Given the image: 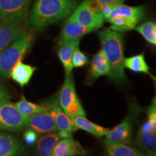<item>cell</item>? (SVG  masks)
I'll list each match as a JSON object with an SVG mask.
<instances>
[{"instance_id": "8", "label": "cell", "mask_w": 156, "mask_h": 156, "mask_svg": "<svg viewBox=\"0 0 156 156\" xmlns=\"http://www.w3.org/2000/svg\"><path fill=\"white\" fill-rule=\"evenodd\" d=\"M48 112L53 117L56 127V131L62 138L72 136V134L77 129L73 121L64 112L58 104H49Z\"/></svg>"}, {"instance_id": "4", "label": "cell", "mask_w": 156, "mask_h": 156, "mask_svg": "<svg viewBox=\"0 0 156 156\" xmlns=\"http://www.w3.org/2000/svg\"><path fill=\"white\" fill-rule=\"evenodd\" d=\"M28 116L23 114L9 98L0 101V130L19 132L27 126Z\"/></svg>"}, {"instance_id": "6", "label": "cell", "mask_w": 156, "mask_h": 156, "mask_svg": "<svg viewBox=\"0 0 156 156\" xmlns=\"http://www.w3.org/2000/svg\"><path fill=\"white\" fill-rule=\"evenodd\" d=\"M31 0H0V22L20 23L28 16Z\"/></svg>"}, {"instance_id": "3", "label": "cell", "mask_w": 156, "mask_h": 156, "mask_svg": "<svg viewBox=\"0 0 156 156\" xmlns=\"http://www.w3.org/2000/svg\"><path fill=\"white\" fill-rule=\"evenodd\" d=\"M35 38L34 30L25 31L0 53V78L9 77L11 70L20 62L32 46Z\"/></svg>"}, {"instance_id": "14", "label": "cell", "mask_w": 156, "mask_h": 156, "mask_svg": "<svg viewBox=\"0 0 156 156\" xmlns=\"http://www.w3.org/2000/svg\"><path fill=\"white\" fill-rule=\"evenodd\" d=\"M81 39L69 41L58 43L57 55L60 62L63 65L66 75L72 74L73 66V56L75 48L80 45Z\"/></svg>"}, {"instance_id": "20", "label": "cell", "mask_w": 156, "mask_h": 156, "mask_svg": "<svg viewBox=\"0 0 156 156\" xmlns=\"http://www.w3.org/2000/svg\"><path fill=\"white\" fill-rule=\"evenodd\" d=\"M73 121L77 129L89 132L96 137L106 136L109 131V129L105 128L90 122L87 119L85 116H77L74 118Z\"/></svg>"}, {"instance_id": "18", "label": "cell", "mask_w": 156, "mask_h": 156, "mask_svg": "<svg viewBox=\"0 0 156 156\" xmlns=\"http://www.w3.org/2000/svg\"><path fill=\"white\" fill-rule=\"evenodd\" d=\"M61 139L62 137L57 131L40 136L36 142L37 155L51 156L54 146Z\"/></svg>"}, {"instance_id": "33", "label": "cell", "mask_w": 156, "mask_h": 156, "mask_svg": "<svg viewBox=\"0 0 156 156\" xmlns=\"http://www.w3.org/2000/svg\"><path fill=\"white\" fill-rule=\"evenodd\" d=\"M2 23L1 22H0V26H1V25H2Z\"/></svg>"}, {"instance_id": "10", "label": "cell", "mask_w": 156, "mask_h": 156, "mask_svg": "<svg viewBox=\"0 0 156 156\" xmlns=\"http://www.w3.org/2000/svg\"><path fill=\"white\" fill-rule=\"evenodd\" d=\"M27 127L41 134L56 132L54 119L48 110L28 116Z\"/></svg>"}, {"instance_id": "9", "label": "cell", "mask_w": 156, "mask_h": 156, "mask_svg": "<svg viewBox=\"0 0 156 156\" xmlns=\"http://www.w3.org/2000/svg\"><path fill=\"white\" fill-rule=\"evenodd\" d=\"M132 127L130 118L126 117L119 124L109 131L106 135V145L129 144L132 142Z\"/></svg>"}, {"instance_id": "21", "label": "cell", "mask_w": 156, "mask_h": 156, "mask_svg": "<svg viewBox=\"0 0 156 156\" xmlns=\"http://www.w3.org/2000/svg\"><path fill=\"white\" fill-rule=\"evenodd\" d=\"M124 67L135 73H144L151 75L150 67L145 61L143 53L131 57L124 58Z\"/></svg>"}, {"instance_id": "16", "label": "cell", "mask_w": 156, "mask_h": 156, "mask_svg": "<svg viewBox=\"0 0 156 156\" xmlns=\"http://www.w3.org/2000/svg\"><path fill=\"white\" fill-rule=\"evenodd\" d=\"M22 151V144L15 136L0 132V156H18Z\"/></svg>"}, {"instance_id": "19", "label": "cell", "mask_w": 156, "mask_h": 156, "mask_svg": "<svg viewBox=\"0 0 156 156\" xmlns=\"http://www.w3.org/2000/svg\"><path fill=\"white\" fill-rule=\"evenodd\" d=\"M79 99L76 92L75 82L72 74L66 75L65 80L60 91L58 103L62 109H64L68 104Z\"/></svg>"}, {"instance_id": "34", "label": "cell", "mask_w": 156, "mask_h": 156, "mask_svg": "<svg viewBox=\"0 0 156 156\" xmlns=\"http://www.w3.org/2000/svg\"><path fill=\"white\" fill-rule=\"evenodd\" d=\"M104 156H107V155H104Z\"/></svg>"}, {"instance_id": "25", "label": "cell", "mask_w": 156, "mask_h": 156, "mask_svg": "<svg viewBox=\"0 0 156 156\" xmlns=\"http://www.w3.org/2000/svg\"><path fill=\"white\" fill-rule=\"evenodd\" d=\"M134 30L137 31L147 41L152 45H156V24L153 21H147L136 26Z\"/></svg>"}, {"instance_id": "11", "label": "cell", "mask_w": 156, "mask_h": 156, "mask_svg": "<svg viewBox=\"0 0 156 156\" xmlns=\"http://www.w3.org/2000/svg\"><path fill=\"white\" fill-rule=\"evenodd\" d=\"M87 151L79 142L69 136L58 140L51 156H86Z\"/></svg>"}, {"instance_id": "32", "label": "cell", "mask_w": 156, "mask_h": 156, "mask_svg": "<svg viewBox=\"0 0 156 156\" xmlns=\"http://www.w3.org/2000/svg\"><path fill=\"white\" fill-rule=\"evenodd\" d=\"M144 156H156L155 150H150V151H145V155Z\"/></svg>"}, {"instance_id": "2", "label": "cell", "mask_w": 156, "mask_h": 156, "mask_svg": "<svg viewBox=\"0 0 156 156\" xmlns=\"http://www.w3.org/2000/svg\"><path fill=\"white\" fill-rule=\"evenodd\" d=\"M101 49L108 60L110 67L108 77L116 83L126 79L124 67V37L110 28H104L98 33Z\"/></svg>"}, {"instance_id": "1", "label": "cell", "mask_w": 156, "mask_h": 156, "mask_svg": "<svg viewBox=\"0 0 156 156\" xmlns=\"http://www.w3.org/2000/svg\"><path fill=\"white\" fill-rule=\"evenodd\" d=\"M77 7V0H35L29 24L37 30H43L69 17Z\"/></svg>"}, {"instance_id": "24", "label": "cell", "mask_w": 156, "mask_h": 156, "mask_svg": "<svg viewBox=\"0 0 156 156\" xmlns=\"http://www.w3.org/2000/svg\"><path fill=\"white\" fill-rule=\"evenodd\" d=\"M136 143L145 151L155 150L156 136L153 132H142L139 130L136 134Z\"/></svg>"}, {"instance_id": "17", "label": "cell", "mask_w": 156, "mask_h": 156, "mask_svg": "<svg viewBox=\"0 0 156 156\" xmlns=\"http://www.w3.org/2000/svg\"><path fill=\"white\" fill-rule=\"evenodd\" d=\"M36 69V67L24 64L20 61L11 70L9 77L23 87L28 85Z\"/></svg>"}, {"instance_id": "22", "label": "cell", "mask_w": 156, "mask_h": 156, "mask_svg": "<svg viewBox=\"0 0 156 156\" xmlns=\"http://www.w3.org/2000/svg\"><path fill=\"white\" fill-rule=\"evenodd\" d=\"M19 112L27 116L44 112L48 110L49 104H36V103L30 102L22 95L20 99L17 103H14Z\"/></svg>"}, {"instance_id": "28", "label": "cell", "mask_w": 156, "mask_h": 156, "mask_svg": "<svg viewBox=\"0 0 156 156\" xmlns=\"http://www.w3.org/2000/svg\"><path fill=\"white\" fill-rule=\"evenodd\" d=\"M73 66L75 68L84 67L88 64L89 60L87 56L80 50L79 46L75 48L73 56Z\"/></svg>"}, {"instance_id": "27", "label": "cell", "mask_w": 156, "mask_h": 156, "mask_svg": "<svg viewBox=\"0 0 156 156\" xmlns=\"http://www.w3.org/2000/svg\"><path fill=\"white\" fill-rule=\"evenodd\" d=\"M63 111L72 119L77 116H85L86 114L79 99L68 104L67 107L63 109Z\"/></svg>"}, {"instance_id": "5", "label": "cell", "mask_w": 156, "mask_h": 156, "mask_svg": "<svg viewBox=\"0 0 156 156\" xmlns=\"http://www.w3.org/2000/svg\"><path fill=\"white\" fill-rule=\"evenodd\" d=\"M69 16L83 26L95 30L103 27L105 22L102 13L93 0H85Z\"/></svg>"}, {"instance_id": "15", "label": "cell", "mask_w": 156, "mask_h": 156, "mask_svg": "<svg viewBox=\"0 0 156 156\" xmlns=\"http://www.w3.org/2000/svg\"><path fill=\"white\" fill-rule=\"evenodd\" d=\"M25 31V27L19 23L2 24L0 26V53Z\"/></svg>"}, {"instance_id": "26", "label": "cell", "mask_w": 156, "mask_h": 156, "mask_svg": "<svg viewBox=\"0 0 156 156\" xmlns=\"http://www.w3.org/2000/svg\"><path fill=\"white\" fill-rule=\"evenodd\" d=\"M142 132H156V106L154 103L147 110V120L140 128Z\"/></svg>"}, {"instance_id": "30", "label": "cell", "mask_w": 156, "mask_h": 156, "mask_svg": "<svg viewBox=\"0 0 156 156\" xmlns=\"http://www.w3.org/2000/svg\"><path fill=\"white\" fill-rule=\"evenodd\" d=\"M124 0H95V3L98 8L104 7L107 5H114L118 4H123Z\"/></svg>"}, {"instance_id": "29", "label": "cell", "mask_w": 156, "mask_h": 156, "mask_svg": "<svg viewBox=\"0 0 156 156\" xmlns=\"http://www.w3.org/2000/svg\"><path fill=\"white\" fill-rule=\"evenodd\" d=\"M38 138V133L31 129L27 130L24 134V140L25 143L29 146L34 145L36 142Z\"/></svg>"}, {"instance_id": "31", "label": "cell", "mask_w": 156, "mask_h": 156, "mask_svg": "<svg viewBox=\"0 0 156 156\" xmlns=\"http://www.w3.org/2000/svg\"><path fill=\"white\" fill-rule=\"evenodd\" d=\"M10 97L9 96V94L6 90L5 88H4L2 86L0 85V101L2 100L3 98H9Z\"/></svg>"}, {"instance_id": "23", "label": "cell", "mask_w": 156, "mask_h": 156, "mask_svg": "<svg viewBox=\"0 0 156 156\" xmlns=\"http://www.w3.org/2000/svg\"><path fill=\"white\" fill-rule=\"evenodd\" d=\"M108 156H144L136 148L126 145V144L106 145Z\"/></svg>"}, {"instance_id": "13", "label": "cell", "mask_w": 156, "mask_h": 156, "mask_svg": "<svg viewBox=\"0 0 156 156\" xmlns=\"http://www.w3.org/2000/svg\"><path fill=\"white\" fill-rule=\"evenodd\" d=\"M110 67L108 60L103 53V50L100 49L93 56L90 64V68L87 77V83L90 85L94 83L101 76H109Z\"/></svg>"}, {"instance_id": "7", "label": "cell", "mask_w": 156, "mask_h": 156, "mask_svg": "<svg viewBox=\"0 0 156 156\" xmlns=\"http://www.w3.org/2000/svg\"><path fill=\"white\" fill-rule=\"evenodd\" d=\"M145 14V9L142 6L139 7H130L123 4H118L112 6L110 12L104 17V20L114 16L121 17L127 22L132 29L143 19Z\"/></svg>"}, {"instance_id": "12", "label": "cell", "mask_w": 156, "mask_h": 156, "mask_svg": "<svg viewBox=\"0 0 156 156\" xmlns=\"http://www.w3.org/2000/svg\"><path fill=\"white\" fill-rule=\"evenodd\" d=\"M94 30L92 28L83 26L69 16L62 27L58 43L81 39L82 37Z\"/></svg>"}]
</instances>
